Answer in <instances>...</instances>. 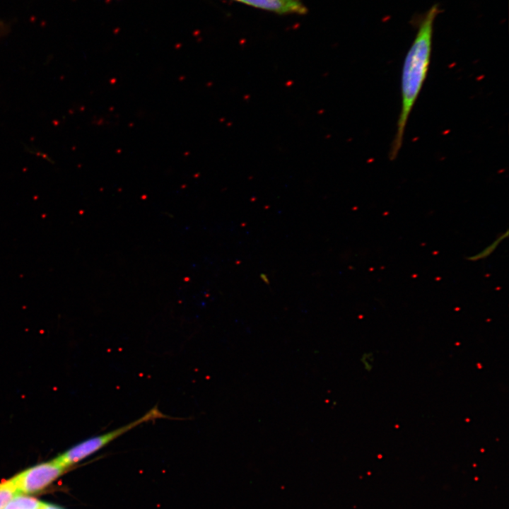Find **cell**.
<instances>
[{
	"label": "cell",
	"instance_id": "1",
	"mask_svg": "<svg viewBox=\"0 0 509 509\" xmlns=\"http://www.w3.org/2000/svg\"><path fill=\"white\" fill-rule=\"evenodd\" d=\"M440 10L433 6L419 25L416 37L404 61L402 71V107L390 158L394 159L402 147L405 127L427 76L431 60L434 21Z\"/></svg>",
	"mask_w": 509,
	"mask_h": 509
},
{
	"label": "cell",
	"instance_id": "2",
	"mask_svg": "<svg viewBox=\"0 0 509 509\" xmlns=\"http://www.w3.org/2000/svg\"><path fill=\"white\" fill-rule=\"evenodd\" d=\"M169 419L157 406H154L144 414L141 417L124 426L106 432L105 433L90 437L69 448L58 455L54 460L59 465L66 469L85 458L99 451L110 443L131 431L132 428L144 423L158 419Z\"/></svg>",
	"mask_w": 509,
	"mask_h": 509
},
{
	"label": "cell",
	"instance_id": "3",
	"mask_svg": "<svg viewBox=\"0 0 509 509\" xmlns=\"http://www.w3.org/2000/svg\"><path fill=\"white\" fill-rule=\"evenodd\" d=\"M65 469L52 460L30 467L10 479L18 493H32L45 488L61 476Z\"/></svg>",
	"mask_w": 509,
	"mask_h": 509
},
{
	"label": "cell",
	"instance_id": "4",
	"mask_svg": "<svg viewBox=\"0 0 509 509\" xmlns=\"http://www.w3.org/2000/svg\"><path fill=\"white\" fill-rule=\"evenodd\" d=\"M279 15H305L308 8L302 0H233Z\"/></svg>",
	"mask_w": 509,
	"mask_h": 509
},
{
	"label": "cell",
	"instance_id": "5",
	"mask_svg": "<svg viewBox=\"0 0 509 509\" xmlns=\"http://www.w3.org/2000/svg\"><path fill=\"white\" fill-rule=\"evenodd\" d=\"M42 502L22 494L13 497L4 509H41Z\"/></svg>",
	"mask_w": 509,
	"mask_h": 509
},
{
	"label": "cell",
	"instance_id": "6",
	"mask_svg": "<svg viewBox=\"0 0 509 509\" xmlns=\"http://www.w3.org/2000/svg\"><path fill=\"white\" fill-rule=\"evenodd\" d=\"M18 493L11 479L0 483V509H4Z\"/></svg>",
	"mask_w": 509,
	"mask_h": 509
},
{
	"label": "cell",
	"instance_id": "7",
	"mask_svg": "<svg viewBox=\"0 0 509 509\" xmlns=\"http://www.w3.org/2000/svg\"><path fill=\"white\" fill-rule=\"evenodd\" d=\"M508 230H507L505 233H502L493 242H491L489 245H488L486 247H485L480 252L468 257L467 259L469 261L474 262V261H478L479 259H483L488 257L491 253H493L494 252V250L496 249V247L500 244V242L505 238H508Z\"/></svg>",
	"mask_w": 509,
	"mask_h": 509
},
{
	"label": "cell",
	"instance_id": "8",
	"mask_svg": "<svg viewBox=\"0 0 509 509\" xmlns=\"http://www.w3.org/2000/svg\"><path fill=\"white\" fill-rule=\"evenodd\" d=\"M361 361L363 368L366 371H370L373 367L374 356L371 352L364 353L361 356Z\"/></svg>",
	"mask_w": 509,
	"mask_h": 509
}]
</instances>
